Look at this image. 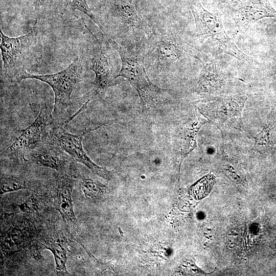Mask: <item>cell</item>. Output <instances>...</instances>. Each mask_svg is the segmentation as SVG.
<instances>
[{
    "instance_id": "cell-14",
    "label": "cell",
    "mask_w": 276,
    "mask_h": 276,
    "mask_svg": "<svg viewBox=\"0 0 276 276\" xmlns=\"http://www.w3.org/2000/svg\"><path fill=\"white\" fill-rule=\"evenodd\" d=\"M223 82L222 76L217 66L207 64L200 73L196 91L201 95H212L221 87Z\"/></svg>"
},
{
    "instance_id": "cell-15",
    "label": "cell",
    "mask_w": 276,
    "mask_h": 276,
    "mask_svg": "<svg viewBox=\"0 0 276 276\" xmlns=\"http://www.w3.org/2000/svg\"><path fill=\"white\" fill-rule=\"evenodd\" d=\"M43 246L52 252L55 259V269L57 274H70L66 268L68 247L67 241L64 237L62 235L58 236L57 237L44 240Z\"/></svg>"
},
{
    "instance_id": "cell-10",
    "label": "cell",
    "mask_w": 276,
    "mask_h": 276,
    "mask_svg": "<svg viewBox=\"0 0 276 276\" xmlns=\"http://www.w3.org/2000/svg\"><path fill=\"white\" fill-rule=\"evenodd\" d=\"M111 14L117 25L126 32L142 39L149 34V28L133 5L127 0H110Z\"/></svg>"
},
{
    "instance_id": "cell-16",
    "label": "cell",
    "mask_w": 276,
    "mask_h": 276,
    "mask_svg": "<svg viewBox=\"0 0 276 276\" xmlns=\"http://www.w3.org/2000/svg\"><path fill=\"white\" fill-rule=\"evenodd\" d=\"M206 122L205 119L199 118L186 127L181 149V159L196 147L198 132Z\"/></svg>"
},
{
    "instance_id": "cell-9",
    "label": "cell",
    "mask_w": 276,
    "mask_h": 276,
    "mask_svg": "<svg viewBox=\"0 0 276 276\" xmlns=\"http://www.w3.org/2000/svg\"><path fill=\"white\" fill-rule=\"evenodd\" d=\"M29 160L41 167L49 168L60 172H67L71 165L69 157L56 145L43 141L25 152L24 160Z\"/></svg>"
},
{
    "instance_id": "cell-19",
    "label": "cell",
    "mask_w": 276,
    "mask_h": 276,
    "mask_svg": "<svg viewBox=\"0 0 276 276\" xmlns=\"http://www.w3.org/2000/svg\"><path fill=\"white\" fill-rule=\"evenodd\" d=\"M30 189V183L23 177L9 175L1 177V195L5 193L21 189Z\"/></svg>"
},
{
    "instance_id": "cell-7",
    "label": "cell",
    "mask_w": 276,
    "mask_h": 276,
    "mask_svg": "<svg viewBox=\"0 0 276 276\" xmlns=\"http://www.w3.org/2000/svg\"><path fill=\"white\" fill-rule=\"evenodd\" d=\"M54 120L50 110L45 105L42 106L35 120L21 131L4 150L3 155L20 157L24 160V154L27 150L45 140L49 126Z\"/></svg>"
},
{
    "instance_id": "cell-8",
    "label": "cell",
    "mask_w": 276,
    "mask_h": 276,
    "mask_svg": "<svg viewBox=\"0 0 276 276\" xmlns=\"http://www.w3.org/2000/svg\"><path fill=\"white\" fill-rule=\"evenodd\" d=\"M178 38L170 33H164L155 41L149 56L151 63L157 70H167L190 51Z\"/></svg>"
},
{
    "instance_id": "cell-24",
    "label": "cell",
    "mask_w": 276,
    "mask_h": 276,
    "mask_svg": "<svg viewBox=\"0 0 276 276\" xmlns=\"http://www.w3.org/2000/svg\"><path fill=\"white\" fill-rule=\"evenodd\" d=\"M222 1H223L224 2H228L229 3H234V4L237 3V5H236L237 6L244 0H222Z\"/></svg>"
},
{
    "instance_id": "cell-5",
    "label": "cell",
    "mask_w": 276,
    "mask_h": 276,
    "mask_svg": "<svg viewBox=\"0 0 276 276\" xmlns=\"http://www.w3.org/2000/svg\"><path fill=\"white\" fill-rule=\"evenodd\" d=\"M37 20L31 31L17 37H10L1 30L2 53L3 69L5 74L16 80L17 76L23 71L31 51L36 43Z\"/></svg>"
},
{
    "instance_id": "cell-18",
    "label": "cell",
    "mask_w": 276,
    "mask_h": 276,
    "mask_svg": "<svg viewBox=\"0 0 276 276\" xmlns=\"http://www.w3.org/2000/svg\"><path fill=\"white\" fill-rule=\"evenodd\" d=\"M215 183V176L211 174H208L192 185L189 193L196 199H202L210 193Z\"/></svg>"
},
{
    "instance_id": "cell-22",
    "label": "cell",
    "mask_w": 276,
    "mask_h": 276,
    "mask_svg": "<svg viewBox=\"0 0 276 276\" xmlns=\"http://www.w3.org/2000/svg\"><path fill=\"white\" fill-rule=\"evenodd\" d=\"M39 204V198L35 195L32 194L24 202L17 206L20 212L31 213L37 211Z\"/></svg>"
},
{
    "instance_id": "cell-12",
    "label": "cell",
    "mask_w": 276,
    "mask_h": 276,
    "mask_svg": "<svg viewBox=\"0 0 276 276\" xmlns=\"http://www.w3.org/2000/svg\"><path fill=\"white\" fill-rule=\"evenodd\" d=\"M72 179L67 173L57 179L55 206L64 223L73 232L77 234L78 228L72 198Z\"/></svg>"
},
{
    "instance_id": "cell-23",
    "label": "cell",
    "mask_w": 276,
    "mask_h": 276,
    "mask_svg": "<svg viewBox=\"0 0 276 276\" xmlns=\"http://www.w3.org/2000/svg\"><path fill=\"white\" fill-rule=\"evenodd\" d=\"M54 1V0H36L34 4L35 9L38 11H45L51 6Z\"/></svg>"
},
{
    "instance_id": "cell-21",
    "label": "cell",
    "mask_w": 276,
    "mask_h": 276,
    "mask_svg": "<svg viewBox=\"0 0 276 276\" xmlns=\"http://www.w3.org/2000/svg\"><path fill=\"white\" fill-rule=\"evenodd\" d=\"M272 126L266 124L255 137V147L259 151H267L272 144Z\"/></svg>"
},
{
    "instance_id": "cell-11",
    "label": "cell",
    "mask_w": 276,
    "mask_h": 276,
    "mask_svg": "<svg viewBox=\"0 0 276 276\" xmlns=\"http://www.w3.org/2000/svg\"><path fill=\"white\" fill-rule=\"evenodd\" d=\"M265 17L276 18V11L269 0H244L235 8L233 13L237 27L243 31Z\"/></svg>"
},
{
    "instance_id": "cell-4",
    "label": "cell",
    "mask_w": 276,
    "mask_h": 276,
    "mask_svg": "<svg viewBox=\"0 0 276 276\" xmlns=\"http://www.w3.org/2000/svg\"><path fill=\"white\" fill-rule=\"evenodd\" d=\"M83 70V60L79 58L66 68L58 73L46 75H33L22 71L16 80L34 79L48 84L54 93L55 101L52 116H59L71 104V95L79 82Z\"/></svg>"
},
{
    "instance_id": "cell-2",
    "label": "cell",
    "mask_w": 276,
    "mask_h": 276,
    "mask_svg": "<svg viewBox=\"0 0 276 276\" xmlns=\"http://www.w3.org/2000/svg\"><path fill=\"white\" fill-rule=\"evenodd\" d=\"M249 96L245 94L210 98L199 107L200 112L222 134L243 129L242 113Z\"/></svg>"
},
{
    "instance_id": "cell-1",
    "label": "cell",
    "mask_w": 276,
    "mask_h": 276,
    "mask_svg": "<svg viewBox=\"0 0 276 276\" xmlns=\"http://www.w3.org/2000/svg\"><path fill=\"white\" fill-rule=\"evenodd\" d=\"M191 9L195 22L196 33L201 40L239 60L251 62L250 57L240 50L227 35L219 14L205 9L199 2L192 3Z\"/></svg>"
},
{
    "instance_id": "cell-6",
    "label": "cell",
    "mask_w": 276,
    "mask_h": 276,
    "mask_svg": "<svg viewBox=\"0 0 276 276\" xmlns=\"http://www.w3.org/2000/svg\"><path fill=\"white\" fill-rule=\"evenodd\" d=\"M91 130H86L79 134L71 133L54 120L49 126L45 141L59 146L73 160L84 165L94 173L104 179L110 180L112 177L111 172L105 168L95 164L83 148V136Z\"/></svg>"
},
{
    "instance_id": "cell-3",
    "label": "cell",
    "mask_w": 276,
    "mask_h": 276,
    "mask_svg": "<svg viewBox=\"0 0 276 276\" xmlns=\"http://www.w3.org/2000/svg\"><path fill=\"white\" fill-rule=\"evenodd\" d=\"M118 50L122 62L121 68L116 76L127 80L136 90L140 100L142 112L153 107L160 96L167 90L153 84L150 80L141 60L125 51L116 41L109 39Z\"/></svg>"
},
{
    "instance_id": "cell-20",
    "label": "cell",
    "mask_w": 276,
    "mask_h": 276,
    "mask_svg": "<svg viewBox=\"0 0 276 276\" xmlns=\"http://www.w3.org/2000/svg\"><path fill=\"white\" fill-rule=\"evenodd\" d=\"M63 5L72 11L79 10L88 16L99 27L106 37H108L106 31L99 22L98 19L91 11L86 0H59Z\"/></svg>"
},
{
    "instance_id": "cell-13",
    "label": "cell",
    "mask_w": 276,
    "mask_h": 276,
    "mask_svg": "<svg viewBox=\"0 0 276 276\" xmlns=\"http://www.w3.org/2000/svg\"><path fill=\"white\" fill-rule=\"evenodd\" d=\"M90 69L95 75L94 89L90 96L93 98L111 85L116 76L114 75L112 66L101 48L99 54L93 59Z\"/></svg>"
},
{
    "instance_id": "cell-17",
    "label": "cell",
    "mask_w": 276,
    "mask_h": 276,
    "mask_svg": "<svg viewBox=\"0 0 276 276\" xmlns=\"http://www.w3.org/2000/svg\"><path fill=\"white\" fill-rule=\"evenodd\" d=\"M80 186L85 197L89 199H101L108 192V188L101 182L90 178H84Z\"/></svg>"
}]
</instances>
